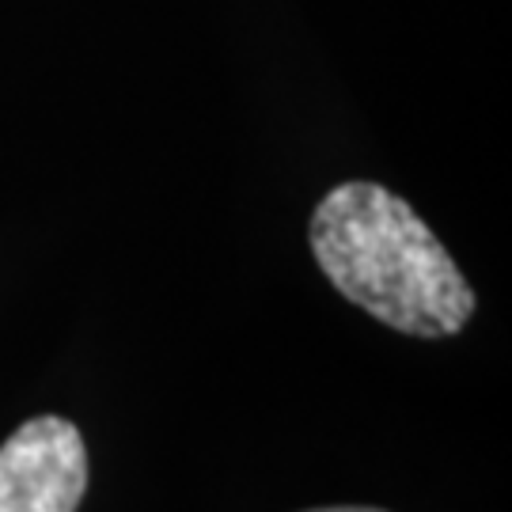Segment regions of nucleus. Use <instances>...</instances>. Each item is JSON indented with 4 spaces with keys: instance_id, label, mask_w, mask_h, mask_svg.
<instances>
[{
    "instance_id": "nucleus-2",
    "label": "nucleus",
    "mask_w": 512,
    "mask_h": 512,
    "mask_svg": "<svg viewBox=\"0 0 512 512\" xmlns=\"http://www.w3.org/2000/svg\"><path fill=\"white\" fill-rule=\"evenodd\" d=\"M88 448L73 421L42 414L0 444V512H76Z\"/></svg>"
},
{
    "instance_id": "nucleus-3",
    "label": "nucleus",
    "mask_w": 512,
    "mask_h": 512,
    "mask_svg": "<svg viewBox=\"0 0 512 512\" xmlns=\"http://www.w3.org/2000/svg\"><path fill=\"white\" fill-rule=\"evenodd\" d=\"M311 512H384V509H365V505H334V509H311Z\"/></svg>"
},
{
    "instance_id": "nucleus-1",
    "label": "nucleus",
    "mask_w": 512,
    "mask_h": 512,
    "mask_svg": "<svg viewBox=\"0 0 512 512\" xmlns=\"http://www.w3.org/2000/svg\"><path fill=\"white\" fill-rule=\"evenodd\" d=\"M311 251L349 304L410 338H448L475 293L429 224L380 183H338L311 213Z\"/></svg>"
}]
</instances>
